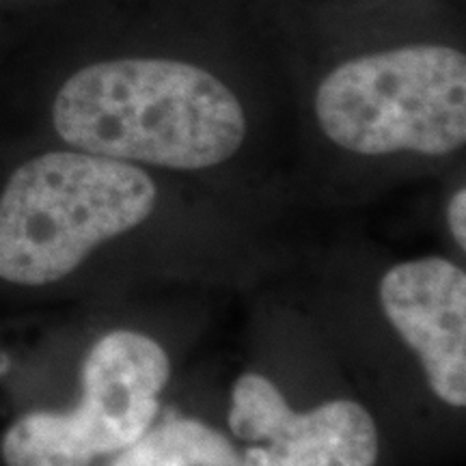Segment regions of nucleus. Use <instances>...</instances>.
<instances>
[{
    "mask_svg": "<svg viewBox=\"0 0 466 466\" xmlns=\"http://www.w3.org/2000/svg\"><path fill=\"white\" fill-rule=\"evenodd\" d=\"M72 149L137 167L203 171L247 141L240 97L223 78L168 56H119L74 72L52 104Z\"/></svg>",
    "mask_w": 466,
    "mask_h": 466,
    "instance_id": "f257e3e1",
    "label": "nucleus"
},
{
    "mask_svg": "<svg viewBox=\"0 0 466 466\" xmlns=\"http://www.w3.org/2000/svg\"><path fill=\"white\" fill-rule=\"evenodd\" d=\"M156 201L143 167L78 149L35 156L0 192V279L61 281L100 244L143 225Z\"/></svg>",
    "mask_w": 466,
    "mask_h": 466,
    "instance_id": "f03ea898",
    "label": "nucleus"
},
{
    "mask_svg": "<svg viewBox=\"0 0 466 466\" xmlns=\"http://www.w3.org/2000/svg\"><path fill=\"white\" fill-rule=\"evenodd\" d=\"M313 110L350 154L450 156L466 143V56L447 44L352 56L319 80Z\"/></svg>",
    "mask_w": 466,
    "mask_h": 466,
    "instance_id": "7ed1b4c3",
    "label": "nucleus"
},
{
    "mask_svg": "<svg viewBox=\"0 0 466 466\" xmlns=\"http://www.w3.org/2000/svg\"><path fill=\"white\" fill-rule=\"evenodd\" d=\"M171 376L167 350L137 330H113L86 354L83 398L72 410L22 415L3 439L7 466H91L119 453L158 417Z\"/></svg>",
    "mask_w": 466,
    "mask_h": 466,
    "instance_id": "20e7f679",
    "label": "nucleus"
},
{
    "mask_svg": "<svg viewBox=\"0 0 466 466\" xmlns=\"http://www.w3.org/2000/svg\"><path fill=\"white\" fill-rule=\"evenodd\" d=\"M229 428L250 447L242 466H376L378 428L354 400H333L296 412L266 376L242 374L233 384Z\"/></svg>",
    "mask_w": 466,
    "mask_h": 466,
    "instance_id": "39448f33",
    "label": "nucleus"
},
{
    "mask_svg": "<svg viewBox=\"0 0 466 466\" xmlns=\"http://www.w3.org/2000/svg\"><path fill=\"white\" fill-rule=\"evenodd\" d=\"M380 305L417 354L432 393L451 408L466 406V275L445 258L401 261L382 277Z\"/></svg>",
    "mask_w": 466,
    "mask_h": 466,
    "instance_id": "423d86ee",
    "label": "nucleus"
},
{
    "mask_svg": "<svg viewBox=\"0 0 466 466\" xmlns=\"http://www.w3.org/2000/svg\"><path fill=\"white\" fill-rule=\"evenodd\" d=\"M113 466H242V456L208 423L168 419L119 451Z\"/></svg>",
    "mask_w": 466,
    "mask_h": 466,
    "instance_id": "0eeeda50",
    "label": "nucleus"
},
{
    "mask_svg": "<svg viewBox=\"0 0 466 466\" xmlns=\"http://www.w3.org/2000/svg\"><path fill=\"white\" fill-rule=\"evenodd\" d=\"M447 225L460 248H466V190L458 188L447 203Z\"/></svg>",
    "mask_w": 466,
    "mask_h": 466,
    "instance_id": "6e6552de",
    "label": "nucleus"
}]
</instances>
